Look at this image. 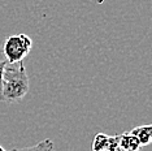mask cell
I'll return each mask as SVG.
<instances>
[{"label":"cell","mask_w":152,"mask_h":151,"mask_svg":"<svg viewBox=\"0 0 152 151\" xmlns=\"http://www.w3.org/2000/svg\"><path fill=\"white\" fill-rule=\"evenodd\" d=\"M29 92V77L23 61L7 63L3 73V86L0 91V100L15 103Z\"/></svg>","instance_id":"1"},{"label":"cell","mask_w":152,"mask_h":151,"mask_svg":"<svg viewBox=\"0 0 152 151\" xmlns=\"http://www.w3.org/2000/svg\"><path fill=\"white\" fill-rule=\"evenodd\" d=\"M33 47V40L26 34H15L8 37L3 44V54L7 63H18L29 55Z\"/></svg>","instance_id":"2"},{"label":"cell","mask_w":152,"mask_h":151,"mask_svg":"<svg viewBox=\"0 0 152 151\" xmlns=\"http://www.w3.org/2000/svg\"><path fill=\"white\" fill-rule=\"evenodd\" d=\"M130 134H133L139 141L140 146H148L152 141V125H140L130 130Z\"/></svg>","instance_id":"3"},{"label":"cell","mask_w":152,"mask_h":151,"mask_svg":"<svg viewBox=\"0 0 152 151\" xmlns=\"http://www.w3.org/2000/svg\"><path fill=\"white\" fill-rule=\"evenodd\" d=\"M120 147L122 151H139L142 149L139 141L129 132L120 134Z\"/></svg>","instance_id":"4"},{"label":"cell","mask_w":152,"mask_h":151,"mask_svg":"<svg viewBox=\"0 0 152 151\" xmlns=\"http://www.w3.org/2000/svg\"><path fill=\"white\" fill-rule=\"evenodd\" d=\"M55 146H53V142L51 139H43L42 142L37 143L34 146H30V147H23V149H12L9 151H53Z\"/></svg>","instance_id":"5"},{"label":"cell","mask_w":152,"mask_h":151,"mask_svg":"<svg viewBox=\"0 0 152 151\" xmlns=\"http://www.w3.org/2000/svg\"><path fill=\"white\" fill-rule=\"evenodd\" d=\"M107 150L108 151H122L121 150V147H120V134L110 137L109 146H108V149Z\"/></svg>","instance_id":"6"},{"label":"cell","mask_w":152,"mask_h":151,"mask_svg":"<svg viewBox=\"0 0 152 151\" xmlns=\"http://www.w3.org/2000/svg\"><path fill=\"white\" fill-rule=\"evenodd\" d=\"M5 64H7L5 60H0V91H1V86H3V73H4Z\"/></svg>","instance_id":"7"},{"label":"cell","mask_w":152,"mask_h":151,"mask_svg":"<svg viewBox=\"0 0 152 151\" xmlns=\"http://www.w3.org/2000/svg\"><path fill=\"white\" fill-rule=\"evenodd\" d=\"M0 151H7L5 149H4V147H3V146H0Z\"/></svg>","instance_id":"8"},{"label":"cell","mask_w":152,"mask_h":151,"mask_svg":"<svg viewBox=\"0 0 152 151\" xmlns=\"http://www.w3.org/2000/svg\"><path fill=\"white\" fill-rule=\"evenodd\" d=\"M100 151H108V150H105V149H104V150H100Z\"/></svg>","instance_id":"9"}]
</instances>
